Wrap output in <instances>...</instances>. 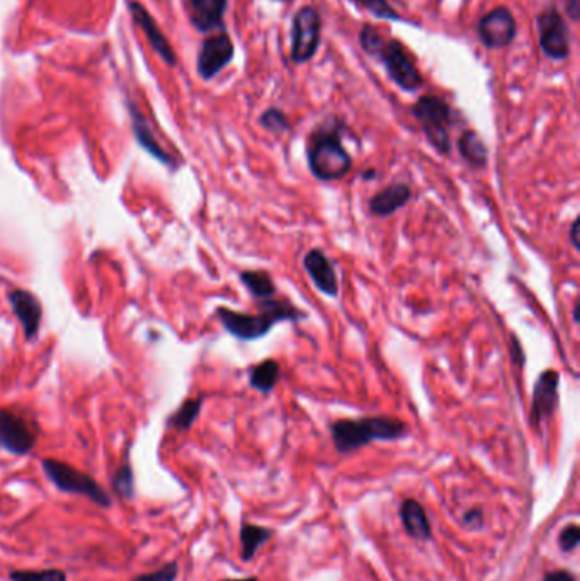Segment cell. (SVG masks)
<instances>
[{
  "mask_svg": "<svg viewBox=\"0 0 580 581\" xmlns=\"http://www.w3.org/2000/svg\"><path fill=\"white\" fill-rule=\"evenodd\" d=\"M412 199V189L406 182H397L383 187L369 199V211L378 218H388L402 210Z\"/></svg>",
  "mask_w": 580,
  "mask_h": 581,
  "instance_id": "cell-16",
  "label": "cell"
},
{
  "mask_svg": "<svg viewBox=\"0 0 580 581\" xmlns=\"http://www.w3.org/2000/svg\"><path fill=\"white\" fill-rule=\"evenodd\" d=\"M11 581H66V575L62 570L50 568V570H42V571H33V570H12L9 573Z\"/></svg>",
  "mask_w": 580,
  "mask_h": 581,
  "instance_id": "cell-28",
  "label": "cell"
},
{
  "mask_svg": "<svg viewBox=\"0 0 580 581\" xmlns=\"http://www.w3.org/2000/svg\"><path fill=\"white\" fill-rule=\"evenodd\" d=\"M131 119H133V131H135V136H136L138 143L145 150L149 151L151 157H155L157 160H160L162 164L175 167V162H174L173 157L159 145V141L155 140V136H153L151 129L149 128L147 121L142 118V114L136 109L131 108Z\"/></svg>",
  "mask_w": 580,
  "mask_h": 581,
  "instance_id": "cell-20",
  "label": "cell"
},
{
  "mask_svg": "<svg viewBox=\"0 0 580 581\" xmlns=\"http://www.w3.org/2000/svg\"><path fill=\"white\" fill-rule=\"evenodd\" d=\"M360 44L366 55L375 57L383 64L395 86L406 92H417L424 86L422 73L398 40L385 38L375 26L365 24L360 31Z\"/></svg>",
  "mask_w": 580,
  "mask_h": 581,
  "instance_id": "cell-3",
  "label": "cell"
},
{
  "mask_svg": "<svg viewBox=\"0 0 580 581\" xmlns=\"http://www.w3.org/2000/svg\"><path fill=\"white\" fill-rule=\"evenodd\" d=\"M278 2H284V4H291L293 0H278Z\"/></svg>",
  "mask_w": 580,
  "mask_h": 581,
  "instance_id": "cell-39",
  "label": "cell"
},
{
  "mask_svg": "<svg viewBox=\"0 0 580 581\" xmlns=\"http://www.w3.org/2000/svg\"><path fill=\"white\" fill-rule=\"evenodd\" d=\"M273 538V531L254 525V524H244L240 529V542H242V560L251 561L259 549Z\"/></svg>",
  "mask_w": 580,
  "mask_h": 581,
  "instance_id": "cell-23",
  "label": "cell"
},
{
  "mask_svg": "<svg viewBox=\"0 0 580 581\" xmlns=\"http://www.w3.org/2000/svg\"><path fill=\"white\" fill-rule=\"evenodd\" d=\"M322 19L315 7L303 5L291 22L290 58L295 65L308 64L321 46Z\"/></svg>",
  "mask_w": 580,
  "mask_h": 581,
  "instance_id": "cell-7",
  "label": "cell"
},
{
  "mask_svg": "<svg viewBox=\"0 0 580 581\" xmlns=\"http://www.w3.org/2000/svg\"><path fill=\"white\" fill-rule=\"evenodd\" d=\"M236 46L227 33L206 38L197 55V73L203 80H212L234 60Z\"/></svg>",
  "mask_w": 580,
  "mask_h": 581,
  "instance_id": "cell-11",
  "label": "cell"
},
{
  "mask_svg": "<svg viewBox=\"0 0 580 581\" xmlns=\"http://www.w3.org/2000/svg\"><path fill=\"white\" fill-rule=\"evenodd\" d=\"M579 226H580V219L579 218H576V219H574V223L570 225V240H572V245H574V248H577V250H579L580 248Z\"/></svg>",
  "mask_w": 580,
  "mask_h": 581,
  "instance_id": "cell-35",
  "label": "cell"
},
{
  "mask_svg": "<svg viewBox=\"0 0 580 581\" xmlns=\"http://www.w3.org/2000/svg\"><path fill=\"white\" fill-rule=\"evenodd\" d=\"M280 364L275 359H266L249 371V385L259 393H271L280 381Z\"/></svg>",
  "mask_w": 580,
  "mask_h": 581,
  "instance_id": "cell-21",
  "label": "cell"
},
{
  "mask_svg": "<svg viewBox=\"0 0 580 581\" xmlns=\"http://www.w3.org/2000/svg\"><path fill=\"white\" fill-rule=\"evenodd\" d=\"M227 5L228 0H189L194 27L201 33L221 27Z\"/></svg>",
  "mask_w": 580,
  "mask_h": 581,
  "instance_id": "cell-17",
  "label": "cell"
},
{
  "mask_svg": "<svg viewBox=\"0 0 580 581\" xmlns=\"http://www.w3.org/2000/svg\"><path fill=\"white\" fill-rule=\"evenodd\" d=\"M463 525H467L468 529L478 531L483 527V514L480 508H472L463 516Z\"/></svg>",
  "mask_w": 580,
  "mask_h": 581,
  "instance_id": "cell-32",
  "label": "cell"
},
{
  "mask_svg": "<svg viewBox=\"0 0 580 581\" xmlns=\"http://www.w3.org/2000/svg\"><path fill=\"white\" fill-rule=\"evenodd\" d=\"M579 308H580L579 302H576V304H574V322L576 323H579L580 320Z\"/></svg>",
  "mask_w": 580,
  "mask_h": 581,
  "instance_id": "cell-36",
  "label": "cell"
},
{
  "mask_svg": "<svg viewBox=\"0 0 580 581\" xmlns=\"http://www.w3.org/2000/svg\"><path fill=\"white\" fill-rule=\"evenodd\" d=\"M177 577H179V564L175 561H171V562L164 564L162 568H159L157 571L140 575L131 581H175Z\"/></svg>",
  "mask_w": 580,
  "mask_h": 581,
  "instance_id": "cell-29",
  "label": "cell"
},
{
  "mask_svg": "<svg viewBox=\"0 0 580 581\" xmlns=\"http://www.w3.org/2000/svg\"><path fill=\"white\" fill-rule=\"evenodd\" d=\"M480 43L487 50H502L514 43L517 22L509 7L499 5L480 18L476 24Z\"/></svg>",
  "mask_w": 580,
  "mask_h": 581,
  "instance_id": "cell-9",
  "label": "cell"
},
{
  "mask_svg": "<svg viewBox=\"0 0 580 581\" xmlns=\"http://www.w3.org/2000/svg\"><path fill=\"white\" fill-rule=\"evenodd\" d=\"M258 306V315L238 313L221 306L216 310V317L230 335L244 342H252L266 337L278 323L301 322L306 318V313H303L291 302H281L275 298L259 302Z\"/></svg>",
  "mask_w": 580,
  "mask_h": 581,
  "instance_id": "cell-2",
  "label": "cell"
},
{
  "mask_svg": "<svg viewBox=\"0 0 580 581\" xmlns=\"http://www.w3.org/2000/svg\"><path fill=\"white\" fill-rule=\"evenodd\" d=\"M339 119L322 125L308 136L306 160L312 175L322 182L344 179L352 169V157L345 150Z\"/></svg>",
  "mask_w": 580,
  "mask_h": 581,
  "instance_id": "cell-1",
  "label": "cell"
},
{
  "mask_svg": "<svg viewBox=\"0 0 580 581\" xmlns=\"http://www.w3.org/2000/svg\"><path fill=\"white\" fill-rule=\"evenodd\" d=\"M458 151L461 158L475 169H485L489 162V149L475 129H465L458 140Z\"/></svg>",
  "mask_w": 580,
  "mask_h": 581,
  "instance_id": "cell-19",
  "label": "cell"
},
{
  "mask_svg": "<svg viewBox=\"0 0 580 581\" xmlns=\"http://www.w3.org/2000/svg\"><path fill=\"white\" fill-rule=\"evenodd\" d=\"M579 525H577V524H570V525H567V527L560 532V549H561L563 553H572L574 549H577V546H579Z\"/></svg>",
  "mask_w": 580,
  "mask_h": 581,
  "instance_id": "cell-30",
  "label": "cell"
},
{
  "mask_svg": "<svg viewBox=\"0 0 580 581\" xmlns=\"http://www.w3.org/2000/svg\"><path fill=\"white\" fill-rule=\"evenodd\" d=\"M38 440L35 425L19 413L0 411V447L14 455H24L33 451Z\"/></svg>",
  "mask_w": 580,
  "mask_h": 581,
  "instance_id": "cell-10",
  "label": "cell"
},
{
  "mask_svg": "<svg viewBox=\"0 0 580 581\" xmlns=\"http://www.w3.org/2000/svg\"><path fill=\"white\" fill-rule=\"evenodd\" d=\"M376 175V171H367V172L363 173V179H366V180H369V179H373Z\"/></svg>",
  "mask_w": 580,
  "mask_h": 581,
  "instance_id": "cell-37",
  "label": "cell"
},
{
  "mask_svg": "<svg viewBox=\"0 0 580 581\" xmlns=\"http://www.w3.org/2000/svg\"><path fill=\"white\" fill-rule=\"evenodd\" d=\"M352 2L360 9H363L366 12H369L371 16H375L376 19L393 22L404 21V18L390 5L388 0H352Z\"/></svg>",
  "mask_w": 580,
  "mask_h": 581,
  "instance_id": "cell-26",
  "label": "cell"
},
{
  "mask_svg": "<svg viewBox=\"0 0 580 581\" xmlns=\"http://www.w3.org/2000/svg\"><path fill=\"white\" fill-rule=\"evenodd\" d=\"M565 2V11L570 21L577 22L580 18V0H563Z\"/></svg>",
  "mask_w": 580,
  "mask_h": 581,
  "instance_id": "cell-34",
  "label": "cell"
},
{
  "mask_svg": "<svg viewBox=\"0 0 580 581\" xmlns=\"http://www.w3.org/2000/svg\"><path fill=\"white\" fill-rule=\"evenodd\" d=\"M537 38L543 55L552 62H565L570 57V33L555 5L537 14Z\"/></svg>",
  "mask_w": 580,
  "mask_h": 581,
  "instance_id": "cell-8",
  "label": "cell"
},
{
  "mask_svg": "<svg viewBox=\"0 0 580 581\" xmlns=\"http://www.w3.org/2000/svg\"><path fill=\"white\" fill-rule=\"evenodd\" d=\"M407 425L395 417L343 418L330 425L332 442L337 452L349 454L375 440H398L407 435Z\"/></svg>",
  "mask_w": 580,
  "mask_h": 581,
  "instance_id": "cell-4",
  "label": "cell"
},
{
  "mask_svg": "<svg viewBox=\"0 0 580 581\" xmlns=\"http://www.w3.org/2000/svg\"><path fill=\"white\" fill-rule=\"evenodd\" d=\"M259 123L262 128L267 129L269 133H275V134H282L291 129V123H290L288 116L278 108L266 109L260 114Z\"/></svg>",
  "mask_w": 580,
  "mask_h": 581,
  "instance_id": "cell-27",
  "label": "cell"
},
{
  "mask_svg": "<svg viewBox=\"0 0 580 581\" xmlns=\"http://www.w3.org/2000/svg\"><path fill=\"white\" fill-rule=\"evenodd\" d=\"M221 581H259L258 578L251 577V578H240V580H221Z\"/></svg>",
  "mask_w": 580,
  "mask_h": 581,
  "instance_id": "cell-38",
  "label": "cell"
},
{
  "mask_svg": "<svg viewBox=\"0 0 580 581\" xmlns=\"http://www.w3.org/2000/svg\"><path fill=\"white\" fill-rule=\"evenodd\" d=\"M203 409V398L188 400L181 405V409L174 413L169 418V427L175 431H189L193 427L196 418L199 417V411Z\"/></svg>",
  "mask_w": 580,
  "mask_h": 581,
  "instance_id": "cell-24",
  "label": "cell"
},
{
  "mask_svg": "<svg viewBox=\"0 0 580 581\" xmlns=\"http://www.w3.org/2000/svg\"><path fill=\"white\" fill-rule=\"evenodd\" d=\"M543 581H577L576 575L570 573V571H552V573H546Z\"/></svg>",
  "mask_w": 580,
  "mask_h": 581,
  "instance_id": "cell-33",
  "label": "cell"
},
{
  "mask_svg": "<svg viewBox=\"0 0 580 581\" xmlns=\"http://www.w3.org/2000/svg\"><path fill=\"white\" fill-rule=\"evenodd\" d=\"M410 112L421 125L432 149L439 155H450L452 153L450 126L452 123V111L450 104L439 96L426 94L417 99Z\"/></svg>",
  "mask_w": 580,
  "mask_h": 581,
  "instance_id": "cell-5",
  "label": "cell"
},
{
  "mask_svg": "<svg viewBox=\"0 0 580 581\" xmlns=\"http://www.w3.org/2000/svg\"><path fill=\"white\" fill-rule=\"evenodd\" d=\"M509 348H511V361H513V364L519 367V369L524 367V364H526V354H524L522 345L519 342L516 335H511V345H509Z\"/></svg>",
  "mask_w": 580,
  "mask_h": 581,
  "instance_id": "cell-31",
  "label": "cell"
},
{
  "mask_svg": "<svg viewBox=\"0 0 580 581\" xmlns=\"http://www.w3.org/2000/svg\"><path fill=\"white\" fill-rule=\"evenodd\" d=\"M400 518L404 524V529L408 536L415 540H430L432 539V527H430L429 518L426 516L424 507L414 500L407 498L400 505Z\"/></svg>",
  "mask_w": 580,
  "mask_h": 581,
  "instance_id": "cell-18",
  "label": "cell"
},
{
  "mask_svg": "<svg viewBox=\"0 0 580 581\" xmlns=\"http://www.w3.org/2000/svg\"><path fill=\"white\" fill-rule=\"evenodd\" d=\"M129 11H131L133 19L142 27V31L145 33V36L151 42V48L155 50V53L166 64L175 65V55H174L173 46L169 44L167 38L164 36V33L157 26L155 19L149 14V11L142 4H138V2H129Z\"/></svg>",
  "mask_w": 580,
  "mask_h": 581,
  "instance_id": "cell-15",
  "label": "cell"
},
{
  "mask_svg": "<svg viewBox=\"0 0 580 581\" xmlns=\"http://www.w3.org/2000/svg\"><path fill=\"white\" fill-rule=\"evenodd\" d=\"M560 374L555 369H546L539 374L531 396V422L539 427L553 417L559 407Z\"/></svg>",
  "mask_w": 580,
  "mask_h": 581,
  "instance_id": "cell-12",
  "label": "cell"
},
{
  "mask_svg": "<svg viewBox=\"0 0 580 581\" xmlns=\"http://www.w3.org/2000/svg\"><path fill=\"white\" fill-rule=\"evenodd\" d=\"M303 267L310 276L315 287L329 298H336L339 294V280L332 262L327 258L321 248H312L305 258Z\"/></svg>",
  "mask_w": 580,
  "mask_h": 581,
  "instance_id": "cell-13",
  "label": "cell"
},
{
  "mask_svg": "<svg viewBox=\"0 0 580 581\" xmlns=\"http://www.w3.org/2000/svg\"><path fill=\"white\" fill-rule=\"evenodd\" d=\"M112 492L121 500H133L135 496V474L128 461H123L121 466L112 474Z\"/></svg>",
  "mask_w": 580,
  "mask_h": 581,
  "instance_id": "cell-25",
  "label": "cell"
},
{
  "mask_svg": "<svg viewBox=\"0 0 580 581\" xmlns=\"http://www.w3.org/2000/svg\"><path fill=\"white\" fill-rule=\"evenodd\" d=\"M238 278H240V282L247 287V291L259 302L273 300L278 294V287H276L275 280L264 271H244V272H240Z\"/></svg>",
  "mask_w": 580,
  "mask_h": 581,
  "instance_id": "cell-22",
  "label": "cell"
},
{
  "mask_svg": "<svg viewBox=\"0 0 580 581\" xmlns=\"http://www.w3.org/2000/svg\"><path fill=\"white\" fill-rule=\"evenodd\" d=\"M9 302L12 306V311L16 313L18 320L24 328L26 339L31 340L38 335L40 332V325H42V304L40 302L24 289H14L9 294Z\"/></svg>",
  "mask_w": 580,
  "mask_h": 581,
  "instance_id": "cell-14",
  "label": "cell"
},
{
  "mask_svg": "<svg viewBox=\"0 0 580 581\" xmlns=\"http://www.w3.org/2000/svg\"><path fill=\"white\" fill-rule=\"evenodd\" d=\"M43 471L46 478L64 493L70 495L87 496L92 503L97 507L109 508L111 507V496L108 492L87 473L79 471L77 468L66 464L58 459H44Z\"/></svg>",
  "mask_w": 580,
  "mask_h": 581,
  "instance_id": "cell-6",
  "label": "cell"
}]
</instances>
